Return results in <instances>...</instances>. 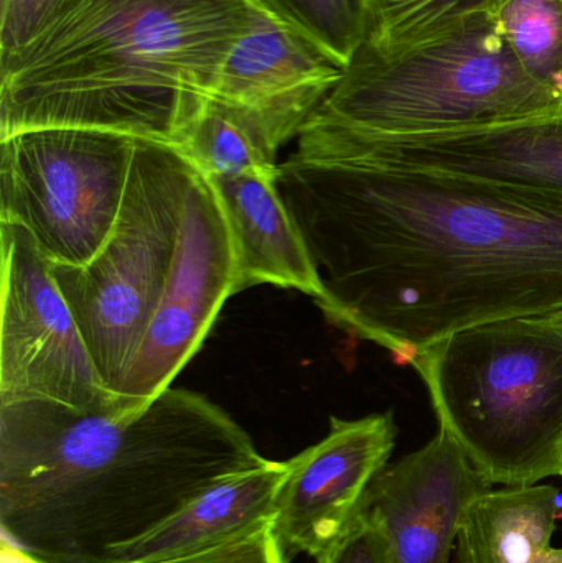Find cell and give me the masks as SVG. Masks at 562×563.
<instances>
[{
    "mask_svg": "<svg viewBox=\"0 0 562 563\" xmlns=\"http://www.w3.org/2000/svg\"><path fill=\"white\" fill-rule=\"evenodd\" d=\"M277 187L330 323L411 363L475 324L562 311V205L297 139Z\"/></svg>",
    "mask_w": 562,
    "mask_h": 563,
    "instance_id": "obj_1",
    "label": "cell"
},
{
    "mask_svg": "<svg viewBox=\"0 0 562 563\" xmlns=\"http://www.w3.org/2000/svg\"><path fill=\"white\" fill-rule=\"evenodd\" d=\"M257 0H59L0 58V139L82 128L174 144L213 98Z\"/></svg>",
    "mask_w": 562,
    "mask_h": 563,
    "instance_id": "obj_2",
    "label": "cell"
},
{
    "mask_svg": "<svg viewBox=\"0 0 562 563\" xmlns=\"http://www.w3.org/2000/svg\"><path fill=\"white\" fill-rule=\"evenodd\" d=\"M409 366L448 433L494 485L562 473V311L465 328Z\"/></svg>",
    "mask_w": 562,
    "mask_h": 563,
    "instance_id": "obj_3",
    "label": "cell"
},
{
    "mask_svg": "<svg viewBox=\"0 0 562 563\" xmlns=\"http://www.w3.org/2000/svg\"><path fill=\"white\" fill-rule=\"evenodd\" d=\"M557 112L558 92L525 71L484 13L398 55L360 46L310 119L362 134L418 135Z\"/></svg>",
    "mask_w": 562,
    "mask_h": 563,
    "instance_id": "obj_4",
    "label": "cell"
},
{
    "mask_svg": "<svg viewBox=\"0 0 562 563\" xmlns=\"http://www.w3.org/2000/svg\"><path fill=\"white\" fill-rule=\"evenodd\" d=\"M190 162L137 139L128 190L108 243L82 267L53 266L63 297L114 396L161 303L174 266Z\"/></svg>",
    "mask_w": 562,
    "mask_h": 563,
    "instance_id": "obj_5",
    "label": "cell"
},
{
    "mask_svg": "<svg viewBox=\"0 0 562 563\" xmlns=\"http://www.w3.org/2000/svg\"><path fill=\"white\" fill-rule=\"evenodd\" d=\"M137 139L82 128L0 139V221L29 231L53 266L82 267L114 231Z\"/></svg>",
    "mask_w": 562,
    "mask_h": 563,
    "instance_id": "obj_6",
    "label": "cell"
},
{
    "mask_svg": "<svg viewBox=\"0 0 562 563\" xmlns=\"http://www.w3.org/2000/svg\"><path fill=\"white\" fill-rule=\"evenodd\" d=\"M0 402L48 399L76 409L114 400L96 369L52 264L19 224L0 221Z\"/></svg>",
    "mask_w": 562,
    "mask_h": 563,
    "instance_id": "obj_7",
    "label": "cell"
},
{
    "mask_svg": "<svg viewBox=\"0 0 562 563\" xmlns=\"http://www.w3.org/2000/svg\"><path fill=\"white\" fill-rule=\"evenodd\" d=\"M231 295H236V256L230 228L213 185L194 167L174 266L161 303L114 393L119 410L139 416L170 389Z\"/></svg>",
    "mask_w": 562,
    "mask_h": 563,
    "instance_id": "obj_8",
    "label": "cell"
},
{
    "mask_svg": "<svg viewBox=\"0 0 562 563\" xmlns=\"http://www.w3.org/2000/svg\"><path fill=\"white\" fill-rule=\"evenodd\" d=\"M299 139L375 164L484 181L562 205V112L418 135L362 134L309 119Z\"/></svg>",
    "mask_w": 562,
    "mask_h": 563,
    "instance_id": "obj_9",
    "label": "cell"
},
{
    "mask_svg": "<svg viewBox=\"0 0 562 563\" xmlns=\"http://www.w3.org/2000/svg\"><path fill=\"white\" fill-rule=\"evenodd\" d=\"M392 412L356 420L332 417L330 432L289 462L274 508L273 529L286 552L319 561L362 511L396 445Z\"/></svg>",
    "mask_w": 562,
    "mask_h": 563,
    "instance_id": "obj_10",
    "label": "cell"
},
{
    "mask_svg": "<svg viewBox=\"0 0 562 563\" xmlns=\"http://www.w3.org/2000/svg\"><path fill=\"white\" fill-rule=\"evenodd\" d=\"M492 488L464 450L439 430L376 476L362 509L382 525L395 563H449L465 512Z\"/></svg>",
    "mask_w": 562,
    "mask_h": 563,
    "instance_id": "obj_11",
    "label": "cell"
},
{
    "mask_svg": "<svg viewBox=\"0 0 562 563\" xmlns=\"http://www.w3.org/2000/svg\"><path fill=\"white\" fill-rule=\"evenodd\" d=\"M343 69L322 46L260 3L253 26L221 69L213 98L256 112L290 141L335 88Z\"/></svg>",
    "mask_w": 562,
    "mask_h": 563,
    "instance_id": "obj_12",
    "label": "cell"
},
{
    "mask_svg": "<svg viewBox=\"0 0 562 563\" xmlns=\"http://www.w3.org/2000/svg\"><path fill=\"white\" fill-rule=\"evenodd\" d=\"M289 462L221 476L144 534L108 549L102 563H165L200 554L273 525Z\"/></svg>",
    "mask_w": 562,
    "mask_h": 563,
    "instance_id": "obj_13",
    "label": "cell"
},
{
    "mask_svg": "<svg viewBox=\"0 0 562 563\" xmlns=\"http://www.w3.org/2000/svg\"><path fill=\"white\" fill-rule=\"evenodd\" d=\"M277 174L279 168L208 178L233 240L236 294L269 284L304 291L320 307L326 288L306 238L277 187Z\"/></svg>",
    "mask_w": 562,
    "mask_h": 563,
    "instance_id": "obj_14",
    "label": "cell"
},
{
    "mask_svg": "<svg viewBox=\"0 0 562 563\" xmlns=\"http://www.w3.org/2000/svg\"><path fill=\"white\" fill-rule=\"evenodd\" d=\"M558 493L537 483L478 496L459 531V563H562V549L551 545Z\"/></svg>",
    "mask_w": 562,
    "mask_h": 563,
    "instance_id": "obj_15",
    "label": "cell"
},
{
    "mask_svg": "<svg viewBox=\"0 0 562 563\" xmlns=\"http://www.w3.org/2000/svg\"><path fill=\"white\" fill-rule=\"evenodd\" d=\"M287 139L250 109L211 98L172 147L207 178L279 168Z\"/></svg>",
    "mask_w": 562,
    "mask_h": 563,
    "instance_id": "obj_16",
    "label": "cell"
},
{
    "mask_svg": "<svg viewBox=\"0 0 562 563\" xmlns=\"http://www.w3.org/2000/svg\"><path fill=\"white\" fill-rule=\"evenodd\" d=\"M502 0H366L368 30L363 46L398 55L434 42L491 13Z\"/></svg>",
    "mask_w": 562,
    "mask_h": 563,
    "instance_id": "obj_17",
    "label": "cell"
},
{
    "mask_svg": "<svg viewBox=\"0 0 562 563\" xmlns=\"http://www.w3.org/2000/svg\"><path fill=\"white\" fill-rule=\"evenodd\" d=\"M495 29L528 75L554 89L562 85L561 0H502L491 12Z\"/></svg>",
    "mask_w": 562,
    "mask_h": 563,
    "instance_id": "obj_18",
    "label": "cell"
},
{
    "mask_svg": "<svg viewBox=\"0 0 562 563\" xmlns=\"http://www.w3.org/2000/svg\"><path fill=\"white\" fill-rule=\"evenodd\" d=\"M274 15L322 46L345 68L365 43L366 0H257Z\"/></svg>",
    "mask_w": 562,
    "mask_h": 563,
    "instance_id": "obj_19",
    "label": "cell"
},
{
    "mask_svg": "<svg viewBox=\"0 0 562 563\" xmlns=\"http://www.w3.org/2000/svg\"><path fill=\"white\" fill-rule=\"evenodd\" d=\"M317 563H395L382 525L362 509L345 534Z\"/></svg>",
    "mask_w": 562,
    "mask_h": 563,
    "instance_id": "obj_20",
    "label": "cell"
},
{
    "mask_svg": "<svg viewBox=\"0 0 562 563\" xmlns=\"http://www.w3.org/2000/svg\"><path fill=\"white\" fill-rule=\"evenodd\" d=\"M165 563H286V551L273 525H267L227 544Z\"/></svg>",
    "mask_w": 562,
    "mask_h": 563,
    "instance_id": "obj_21",
    "label": "cell"
},
{
    "mask_svg": "<svg viewBox=\"0 0 562 563\" xmlns=\"http://www.w3.org/2000/svg\"><path fill=\"white\" fill-rule=\"evenodd\" d=\"M58 2L59 0H0V58L23 48Z\"/></svg>",
    "mask_w": 562,
    "mask_h": 563,
    "instance_id": "obj_22",
    "label": "cell"
},
{
    "mask_svg": "<svg viewBox=\"0 0 562 563\" xmlns=\"http://www.w3.org/2000/svg\"><path fill=\"white\" fill-rule=\"evenodd\" d=\"M2 563H45L36 559L35 555L20 549L19 545L13 544L9 539L2 536Z\"/></svg>",
    "mask_w": 562,
    "mask_h": 563,
    "instance_id": "obj_23",
    "label": "cell"
},
{
    "mask_svg": "<svg viewBox=\"0 0 562 563\" xmlns=\"http://www.w3.org/2000/svg\"><path fill=\"white\" fill-rule=\"evenodd\" d=\"M557 518H558V521H562V493H558V496H557Z\"/></svg>",
    "mask_w": 562,
    "mask_h": 563,
    "instance_id": "obj_24",
    "label": "cell"
},
{
    "mask_svg": "<svg viewBox=\"0 0 562 563\" xmlns=\"http://www.w3.org/2000/svg\"><path fill=\"white\" fill-rule=\"evenodd\" d=\"M562 2V0H561ZM560 99H561V104H562V85H561V88H560Z\"/></svg>",
    "mask_w": 562,
    "mask_h": 563,
    "instance_id": "obj_25",
    "label": "cell"
},
{
    "mask_svg": "<svg viewBox=\"0 0 562 563\" xmlns=\"http://www.w3.org/2000/svg\"><path fill=\"white\" fill-rule=\"evenodd\" d=\"M561 476H562V473H561Z\"/></svg>",
    "mask_w": 562,
    "mask_h": 563,
    "instance_id": "obj_26",
    "label": "cell"
}]
</instances>
